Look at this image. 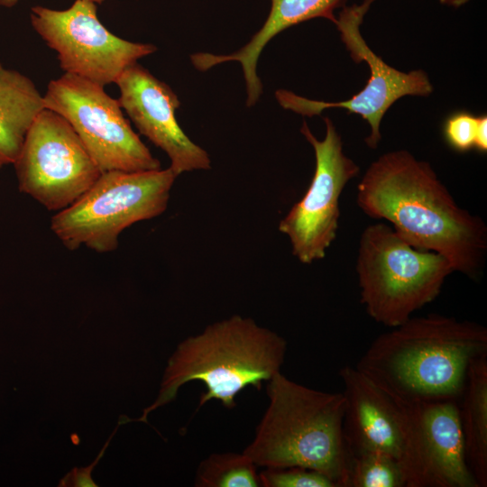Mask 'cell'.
<instances>
[{"label": "cell", "mask_w": 487, "mask_h": 487, "mask_svg": "<svg viewBox=\"0 0 487 487\" xmlns=\"http://www.w3.org/2000/svg\"><path fill=\"white\" fill-rule=\"evenodd\" d=\"M356 202L413 247L443 255L454 271L476 280L487 253V227L457 205L430 164L409 152L384 153L366 170Z\"/></svg>", "instance_id": "6da1fadb"}, {"label": "cell", "mask_w": 487, "mask_h": 487, "mask_svg": "<svg viewBox=\"0 0 487 487\" xmlns=\"http://www.w3.org/2000/svg\"><path fill=\"white\" fill-rule=\"evenodd\" d=\"M486 354L485 326L428 314L377 336L355 367L402 404L459 401L471 363Z\"/></svg>", "instance_id": "7a4b0ae2"}, {"label": "cell", "mask_w": 487, "mask_h": 487, "mask_svg": "<svg viewBox=\"0 0 487 487\" xmlns=\"http://www.w3.org/2000/svg\"><path fill=\"white\" fill-rule=\"evenodd\" d=\"M287 351L286 340L260 326L250 317L234 315L208 325L201 333L184 339L168 361L156 400L137 419L147 423L148 415L172 401L184 384L200 381L207 391L198 407L217 400L228 408L248 386L261 390L280 372Z\"/></svg>", "instance_id": "3957f363"}, {"label": "cell", "mask_w": 487, "mask_h": 487, "mask_svg": "<svg viewBox=\"0 0 487 487\" xmlns=\"http://www.w3.org/2000/svg\"><path fill=\"white\" fill-rule=\"evenodd\" d=\"M267 395L268 407L244 453L256 466L312 469L347 487L343 393L314 390L278 372L268 381Z\"/></svg>", "instance_id": "277c9868"}, {"label": "cell", "mask_w": 487, "mask_h": 487, "mask_svg": "<svg viewBox=\"0 0 487 487\" xmlns=\"http://www.w3.org/2000/svg\"><path fill=\"white\" fill-rule=\"evenodd\" d=\"M356 271L367 314L391 328L432 302L454 269L443 255L413 247L380 222L360 236Z\"/></svg>", "instance_id": "5b68a950"}, {"label": "cell", "mask_w": 487, "mask_h": 487, "mask_svg": "<svg viewBox=\"0 0 487 487\" xmlns=\"http://www.w3.org/2000/svg\"><path fill=\"white\" fill-rule=\"evenodd\" d=\"M177 177L170 167L102 172L77 201L51 217V229L69 250L114 252L124 230L167 209Z\"/></svg>", "instance_id": "8992f818"}, {"label": "cell", "mask_w": 487, "mask_h": 487, "mask_svg": "<svg viewBox=\"0 0 487 487\" xmlns=\"http://www.w3.org/2000/svg\"><path fill=\"white\" fill-rule=\"evenodd\" d=\"M105 87L65 73L52 79L43 95L44 107L64 117L101 172L161 169V162L124 117L118 99Z\"/></svg>", "instance_id": "52a82bcc"}, {"label": "cell", "mask_w": 487, "mask_h": 487, "mask_svg": "<svg viewBox=\"0 0 487 487\" xmlns=\"http://www.w3.org/2000/svg\"><path fill=\"white\" fill-rule=\"evenodd\" d=\"M13 164L19 190L57 212L77 201L102 173L69 122L45 107Z\"/></svg>", "instance_id": "ba28073f"}, {"label": "cell", "mask_w": 487, "mask_h": 487, "mask_svg": "<svg viewBox=\"0 0 487 487\" xmlns=\"http://www.w3.org/2000/svg\"><path fill=\"white\" fill-rule=\"evenodd\" d=\"M34 31L57 53L60 69L68 74L103 87L115 83L138 60L157 51L151 43L122 39L100 22L96 4L75 0L64 10L32 7Z\"/></svg>", "instance_id": "9c48e42d"}, {"label": "cell", "mask_w": 487, "mask_h": 487, "mask_svg": "<svg viewBox=\"0 0 487 487\" xmlns=\"http://www.w3.org/2000/svg\"><path fill=\"white\" fill-rule=\"evenodd\" d=\"M374 1L363 0L361 5L344 6L335 23L354 61H364L370 68L369 79L360 92L339 102L308 99L285 89L275 92L281 107L304 116L320 115L327 108H344L348 113L359 115L371 127V133L365 138L371 149L378 147L381 139V122L397 100L405 96H427L433 92V86L424 70L400 71L388 65L366 44L360 25Z\"/></svg>", "instance_id": "30bf717a"}, {"label": "cell", "mask_w": 487, "mask_h": 487, "mask_svg": "<svg viewBox=\"0 0 487 487\" xmlns=\"http://www.w3.org/2000/svg\"><path fill=\"white\" fill-rule=\"evenodd\" d=\"M326 135L317 139L304 121L301 133L312 145L316 166L303 198L280 220L279 231L286 234L292 254L302 263L311 264L326 256L336 237L340 196L347 183L359 173V167L343 152V142L332 120L324 118Z\"/></svg>", "instance_id": "8fae6325"}, {"label": "cell", "mask_w": 487, "mask_h": 487, "mask_svg": "<svg viewBox=\"0 0 487 487\" xmlns=\"http://www.w3.org/2000/svg\"><path fill=\"white\" fill-rule=\"evenodd\" d=\"M402 406L405 429L399 462L405 487H478L465 460L458 401Z\"/></svg>", "instance_id": "7c38bea8"}, {"label": "cell", "mask_w": 487, "mask_h": 487, "mask_svg": "<svg viewBox=\"0 0 487 487\" xmlns=\"http://www.w3.org/2000/svg\"><path fill=\"white\" fill-rule=\"evenodd\" d=\"M115 84L122 109L140 133L168 155L170 168L178 176L211 168L208 153L179 126L175 112L180 102L169 85L137 62L127 68Z\"/></svg>", "instance_id": "4fadbf2b"}, {"label": "cell", "mask_w": 487, "mask_h": 487, "mask_svg": "<svg viewBox=\"0 0 487 487\" xmlns=\"http://www.w3.org/2000/svg\"><path fill=\"white\" fill-rule=\"evenodd\" d=\"M339 376L345 402L343 434L350 456L380 452L399 460L405 429L402 404L356 367L344 366Z\"/></svg>", "instance_id": "5bb4252c"}, {"label": "cell", "mask_w": 487, "mask_h": 487, "mask_svg": "<svg viewBox=\"0 0 487 487\" xmlns=\"http://www.w3.org/2000/svg\"><path fill=\"white\" fill-rule=\"evenodd\" d=\"M345 0H271V10L262 27L237 51L231 54L195 53L190 56L194 67L206 71L219 64L237 61L241 64L247 92V106H254L262 92L257 74V63L267 43L283 30L302 22L322 17L335 23L334 10Z\"/></svg>", "instance_id": "9a60e30c"}, {"label": "cell", "mask_w": 487, "mask_h": 487, "mask_svg": "<svg viewBox=\"0 0 487 487\" xmlns=\"http://www.w3.org/2000/svg\"><path fill=\"white\" fill-rule=\"evenodd\" d=\"M43 108V96L34 83L0 62V161L14 162L30 125Z\"/></svg>", "instance_id": "2e32d148"}, {"label": "cell", "mask_w": 487, "mask_h": 487, "mask_svg": "<svg viewBox=\"0 0 487 487\" xmlns=\"http://www.w3.org/2000/svg\"><path fill=\"white\" fill-rule=\"evenodd\" d=\"M459 423L468 468L478 487L487 486V354L467 371L458 401Z\"/></svg>", "instance_id": "e0dca14e"}, {"label": "cell", "mask_w": 487, "mask_h": 487, "mask_svg": "<svg viewBox=\"0 0 487 487\" xmlns=\"http://www.w3.org/2000/svg\"><path fill=\"white\" fill-rule=\"evenodd\" d=\"M195 486L258 487L261 483L256 465L244 452L216 453L200 462Z\"/></svg>", "instance_id": "ac0fdd59"}, {"label": "cell", "mask_w": 487, "mask_h": 487, "mask_svg": "<svg viewBox=\"0 0 487 487\" xmlns=\"http://www.w3.org/2000/svg\"><path fill=\"white\" fill-rule=\"evenodd\" d=\"M347 487H405L397 458L380 452L350 456Z\"/></svg>", "instance_id": "d6986e66"}, {"label": "cell", "mask_w": 487, "mask_h": 487, "mask_svg": "<svg viewBox=\"0 0 487 487\" xmlns=\"http://www.w3.org/2000/svg\"><path fill=\"white\" fill-rule=\"evenodd\" d=\"M259 480L264 487H337L325 474L299 466L265 468Z\"/></svg>", "instance_id": "ffe728a7"}, {"label": "cell", "mask_w": 487, "mask_h": 487, "mask_svg": "<svg viewBox=\"0 0 487 487\" xmlns=\"http://www.w3.org/2000/svg\"><path fill=\"white\" fill-rule=\"evenodd\" d=\"M479 116L467 111L450 115L443 125L446 143L458 152H466L475 147Z\"/></svg>", "instance_id": "44dd1931"}, {"label": "cell", "mask_w": 487, "mask_h": 487, "mask_svg": "<svg viewBox=\"0 0 487 487\" xmlns=\"http://www.w3.org/2000/svg\"><path fill=\"white\" fill-rule=\"evenodd\" d=\"M117 427L114 430L113 434L107 439L106 443L97 455L95 461L83 468H74L68 473L60 482L59 486H69V487H96L97 485L92 480L91 473L96 465H97L100 459L103 457L111 439L113 438Z\"/></svg>", "instance_id": "7402d4cb"}, {"label": "cell", "mask_w": 487, "mask_h": 487, "mask_svg": "<svg viewBox=\"0 0 487 487\" xmlns=\"http://www.w3.org/2000/svg\"><path fill=\"white\" fill-rule=\"evenodd\" d=\"M474 149L482 153H485L487 152V116L486 115H482L479 116Z\"/></svg>", "instance_id": "603a6c76"}, {"label": "cell", "mask_w": 487, "mask_h": 487, "mask_svg": "<svg viewBox=\"0 0 487 487\" xmlns=\"http://www.w3.org/2000/svg\"><path fill=\"white\" fill-rule=\"evenodd\" d=\"M468 1L469 0H440L442 4L451 5V6H455V7L461 6L464 5L465 3H467Z\"/></svg>", "instance_id": "cb8c5ba5"}, {"label": "cell", "mask_w": 487, "mask_h": 487, "mask_svg": "<svg viewBox=\"0 0 487 487\" xmlns=\"http://www.w3.org/2000/svg\"><path fill=\"white\" fill-rule=\"evenodd\" d=\"M20 0H0V5L6 8H11L16 5Z\"/></svg>", "instance_id": "d4e9b609"}, {"label": "cell", "mask_w": 487, "mask_h": 487, "mask_svg": "<svg viewBox=\"0 0 487 487\" xmlns=\"http://www.w3.org/2000/svg\"><path fill=\"white\" fill-rule=\"evenodd\" d=\"M88 1L94 2L97 5V4H102L106 0H88Z\"/></svg>", "instance_id": "484cf974"}, {"label": "cell", "mask_w": 487, "mask_h": 487, "mask_svg": "<svg viewBox=\"0 0 487 487\" xmlns=\"http://www.w3.org/2000/svg\"><path fill=\"white\" fill-rule=\"evenodd\" d=\"M5 165L2 161H0V169Z\"/></svg>", "instance_id": "4316f807"}]
</instances>
